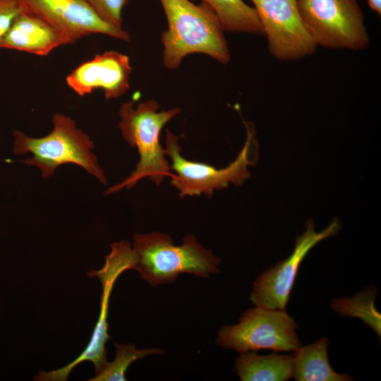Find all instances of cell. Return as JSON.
Masks as SVG:
<instances>
[{"mask_svg": "<svg viewBox=\"0 0 381 381\" xmlns=\"http://www.w3.org/2000/svg\"><path fill=\"white\" fill-rule=\"evenodd\" d=\"M246 126V140L237 157L227 167L218 169L206 163L188 160L181 155L179 138L169 131H166L164 152L171 160L174 171L171 185L177 190L181 198L205 195L210 198L214 191L225 188L230 183L241 186L250 173V151L255 142L254 128L249 123Z\"/></svg>", "mask_w": 381, "mask_h": 381, "instance_id": "5b68a950", "label": "cell"}, {"mask_svg": "<svg viewBox=\"0 0 381 381\" xmlns=\"http://www.w3.org/2000/svg\"><path fill=\"white\" fill-rule=\"evenodd\" d=\"M107 23L122 28V12L129 0H87Z\"/></svg>", "mask_w": 381, "mask_h": 381, "instance_id": "d6986e66", "label": "cell"}, {"mask_svg": "<svg viewBox=\"0 0 381 381\" xmlns=\"http://www.w3.org/2000/svg\"><path fill=\"white\" fill-rule=\"evenodd\" d=\"M377 293L376 286L371 285L353 297L332 300L331 308L340 315L361 319L380 337L381 315L374 305Z\"/></svg>", "mask_w": 381, "mask_h": 381, "instance_id": "e0dca14e", "label": "cell"}, {"mask_svg": "<svg viewBox=\"0 0 381 381\" xmlns=\"http://www.w3.org/2000/svg\"><path fill=\"white\" fill-rule=\"evenodd\" d=\"M131 72L127 55L116 51H107L80 64L67 75L66 82L79 96L100 89L104 91L107 99H112L130 89Z\"/></svg>", "mask_w": 381, "mask_h": 381, "instance_id": "7c38bea8", "label": "cell"}, {"mask_svg": "<svg viewBox=\"0 0 381 381\" xmlns=\"http://www.w3.org/2000/svg\"><path fill=\"white\" fill-rule=\"evenodd\" d=\"M328 338L294 351L293 377L296 381H349L351 377L334 371L327 356Z\"/></svg>", "mask_w": 381, "mask_h": 381, "instance_id": "5bb4252c", "label": "cell"}, {"mask_svg": "<svg viewBox=\"0 0 381 381\" xmlns=\"http://www.w3.org/2000/svg\"><path fill=\"white\" fill-rule=\"evenodd\" d=\"M297 4L303 25L317 46L353 51L368 47L358 0H297Z\"/></svg>", "mask_w": 381, "mask_h": 381, "instance_id": "8992f818", "label": "cell"}, {"mask_svg": "<svg viewBox=\"0 0 381 381\" xmlns=\"http://www.w3.org/2000/svg\"><path fill=\"white\" fill-rule=\"evenodd\" d=\"M155 99H148L135 107L131 101L121 104L119 114V128L123 138L135 147L139 160L135 169L121 182L109 187L105 195L117 193L123 188L131 189L145 178L160 186L173 173L170 163L159 143L163 127L181 112L178 107L159 111Z\"/></svg>", "mask_w": 381, "mask_h": 381, "instance_id": "3957f363", "label": "cell"}, {"mask_svg": "<svg viewBox=\"0 0 381 381\" xmlns=\"http://www.w3.org/2000/svg\"><path fill=\"white\" fill-rule=\"evenodd\" d=\"M294 356L272 353L258 355L241 353L235 370L242 381H286L293 377Z\"/></svg>", "mask_w": 381, "mask_h": 381, "instance_id": "9a60e30c", "label": "cell"}, {"mask_svg": "<svg viewBox=\"0 0 381 381\" xmlns=\"http://www.w3.org/2000/svg\"><path fill=\"white\" fill-rule=\"evenodd\" d=\"M23 11L20 0H0V41Z\"/></svg>", "mask_w": 381, "mask_h": 381, "instance_id": "ffe728a7", "label": "cell"}, {"mask_svg": "<svg viewBox=\"0 0 381 381\" xmlns=\"http://www.w3.org/2000/svg\"><path fill=\"white\" fill-rule=\"evenodd\" d=\"M341 229L337 219L322 231L315 230L308 221L306 229L298 236L292 253L285 260L262 272L254 281L250 300L255 306L286 310L300 265L308 253L320 241L337 235Z\"/></svg>", "mask_w": 381, "mask_h": 381, "instance_id": "30bf717a", "label": "cell"}, {"mask_svg": "<svg viewBox=\"0 0 381 381\" xmlns=\"http://www.w3.org/2000/svg\"><path fill=\"white\" fill-rule=\"evenodd\" d=\"M115 358L105 364L103 368L90 381L126 380L125 373L134 361L150 355H162L164 350L157 348L138 350L133 344H119L114 343Z\"/></svg>", "mask_w": 381, "mask_h": 381, "instance_id": "ac0fdd59", "label": "cell"}, {"mask_svg": "<svg viewBox=\"0 0 381 381\" xmlns=\"http://www.w3.org/2000/svg\"><path fill=\"white\" fill-rule=\"evenodd\" d=\"M68 44L65 36L56 28L37 16L23 11L0 41V49L44 56L57 47Z\"/></svg>", "mask_w": 381, "mask_h": 381, "instance_id": "4fadbf2b", "label": "cell"}, {"mask_svg": "<svg viewBox=\"0 0 381 381\" xmlns=\"http://www.w3.org/2000/svg\"><path fill=\"white\" fill-rule=\"evenodd\" d=\"M367 2L372 11L381 15V0H367Z\"/></svg>", "mask_w": 381, "mask_h": 381, "instance_id": "44dd1931", "label": "cell"}, {"mask_svg": "<svg viewBox=\"0 0 381 381\" xmlns=\"http://www.w3.org/2000/svg\"><path fill=\"white\" fill-rule=\"evenodd\" d=\"M250 1L273 56L281 61H295L315 52L317 45L303 25L297 0Z\"/></svg>", "mask_w": 381, "mask_h": 381, "instance_id": "9c48e42d", "label": "cell"}, {"mask_svg": "<svg viewBox=\"0 0 381 381\" xmlns=\"http://www.w3.org/2000/svg\"><path fill=\"white\" fill-rule=\"evenodd\" d=\"M135 258L128 241L114 242L111 251L107 255L105 263L99 270L87 273L89 277H97L102 286L100 300V312L93 329L90 340L82 353L68 365L47 373L52 381H66L70 373L79 363L90 361L94 364L95 374L98 373L107 363V341L108 334L107 315L109 301L114 284L118 277L128 270H133Z\"/></svg>", "mask_w": 381, "mask_h": 381, "instance_id": "ba28073f", "label": "cell"}, {"mask_svg": "<svg viewBox=\"0 0 381 381\" xmlns=\"http://www.w3.org/2000/svg\"><path fill=\"white\" fill-rule=\"evenodd\" d=\"M131 247L135 258L133 270L152 286L171 284L181 274L207 278L219 272L220 258L192 234L177 246L162 232L135 234Z\"/></svg>", "mask_w": 381, "mask_h": 381, "instance_id": "7a4b0ae2", "label": "cell"}, {"mask_svg": "<svg viewBox=\"0 0 381 381\" xmlns=\"http://www.w3.org/2000/svg\"><path fill=\"white\" fill-rule=\"evenodd\" d=\"M52 123V130L40 138L30 137L15 130L13 153L15 155L30 154V157L23 160L24 164L37 167L44 179L53 176L59 167L73 164L106 185L105 174L91 151L95 145L89 135L78 128L75 121L67 115L56 113Z\"/></svg>", "mask_w": 381, "mask_h": 381, "instance_id": "277c9868", "label": "cell"}, {"mask_svg": "<svg viewBox=\"0 0 381 381\" xmlns=\"http://www.w3.org/2000/svg\"><path fill=\"white\" fill-rule=\"evenodd\" d=\"M25 11L30 13L59 30L69 44L93 34L123 41L131 36L123 28L104 21L87 0H20Z\"/></svg>", "mask_w": 381, "mask_h": 381, "instance_id": "8fae6325", "label": "cell"}, {"mask_svg": "<svg viewBox=\"0 0 381 381\" xmlns=\"http://www.w3.org/2000/svg\"><path fill=\"white\" fill-rule=\"evenodd\" d=\"M201 1L214 11L224 31L264 35L255 8L243 0Z\"/></svg>", "mask_w": 381, "mask_h": 381, "instance_id": "2e32d148", "label": "cell"}, {"mask_svg": "<svg viewBox=\"0 0 381 381\" xmlns=\"http://www.w3.org/2000/svg\"><path fill=\"white\" fill-rule=\"evenodd\" d=\"M167 29L162 33V61L169 69L178 68L184 57L204 54L227 64L231 59L227 42L214 11L205 3L190 0H159Z\"/></svg>", "mask_w": 381, "mask_h": 381, "instance_id": "6da1fadb", "label": "cell"}, {"mask_svg": "<svg viewBox=\"0 0 381 381\" xmlns=\"http://www.w3.org/2000/svg\"><path fill=\"white\" fill-rule=\"evenodd\" d=\"M297 328L286 310L255 306L243 313L237 324L222 327L216 343L240 353L260 349L294 351L301 346Z\"/></svg>", "mask_w": 381, "mask_h": 381, "instance_id": "52a82bcc", "label": "cell"}]
</instances>
